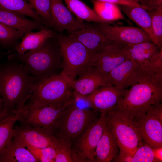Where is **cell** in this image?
<instances>
[{"label": "cell", "mask_w": 162, "mask_h": 162, "mask_svg": "<svg viewBox=\"0 0 162 162\" xmlns=\"http://www.w3.org/2000/svg\"><path fill=\"white\" fill-rule=\"evenodd\" d=\"M70 83L72 90L83 95L90 94L107 84L105 77L91 67L81 73Z\"/></svg>", "instance_id": "18"}, {"label": "cell", "mask_w": 162, "mask_h": 162, "mask_svg": "<svg viewBox=\"0 0 162 162\" xmlns=\"http://www.w3.org/2000/svg\"><path fill=\"white\" fill-rule=\"evenodd\" d=\"M71 102V99L69 102L64 104L47 105L38 107L28 103L26 104V115L19 122L21 124L43 128L52 131L62 113Z\"/></svg>", "instance_id": "9"}, {"label": "cell", "mask_w": 162, "mask_h": 162, "mask_svg": "<svg viewBox=\"0 0 162 162\" xmlns=\"http://www.w3.org/2000/svg\"><path fill=\"white\" fill-rule=\"evenodd\" d=\"M141 140L153 148L162 146V121L147 111L133 119Z\"/></svg>", "instance_id": "13"}, {"label": "cell", "mask_w": 162, "mask_h": 162, "mask_svg": "<svg viewBox=\"0 0 162 162\" xmlns=\"http://www.w3.org/2000/svg\"><path fill=\"white\" fill-rule=\"evenodd\" d=\"M12 137L25 147H56L57 144V138L50 130L27 124L14 126Z\"/></svg>", "instance_id": "10"}, {"label": "cell", "mask_w": 162, "mask_h": 162, "mask_svg": "<svg viewBox=\"0 0 162 162\" xmlns=\"http://www.w3.org/2000/svg\"><path fill=\"white\" fill-rule=\"evenodd\" d=\"M0 8L28 16L46 26L42 19L25 0H0Z\"/></svg>", "instance_id": "29"}, {"label": "cell", "mask_w": 162, "mask_h": 162, "mask_svg": "<svg viewBox=\"0 0 162 162\" xmlns=\"http://www.w3.org/2000/svg\"><path fill=\"white\" fill-rule=\"evenodd\" d=\"M91 109L79 108L72 103L66 108L53 126L55 136L72 144L98 118Z\"/></svg>", "instance_id": "6"}, {"label": "cell", "mask_w": 162, "mask_h": 162, "mask_svg": "<svg viewBox=\"0 0 162 162\" xmlns=\"http://www.w3.org/2000/svg\"><path fill=\"white\" fill-rule=\"evenodd\" d=\"M21 32L0 22V44L6 48L16 47L18 40L23 37Z\"/></svg>", "instance_id": "31"}, {"label": "cell", "mask_w": 162, "mask_h": 162, "mask_svg": "<svg viewBox=\"0 0 162 162\" xmlns=\"http://www.w3.org/2000/svg\"><path fill=\"white\" fill-rule=\"evenodd\" d=\"M91 1L96 14L101 19L111 24H113L115 21L126 20L117 4L94 0Z\"/></svg>", "instance_id": "27"}, {"label": "cell", "mask_w": 162, "mask_h": 162, "mask_svg": "<svg viewBox=\"0 0 162 162\" xmlns=\"http://www.w3.org/2000/svg\"><path fill=\"white\" fill-rule=\"evenodd\" d=\"M70 35L84 45L94 54L112 41L107 39L99 30L96 23H87L83 28L68 32Z\"/></svg>", "instance_id": "17"}, {"label": "cell", "mask_w": 162, "mask_h": 162, "mask_svg": "<svg viewBox=\"0 0 162 162\" xmlns=\"http://www.w3.org/2000/svg\"><path fill=\"white\" fill-rule=\"evenodd\" d=\"M162 99V85L154 84L144 78L131 86L114 108L133 120L139 113L146 112Z\"/></svg>", "instance_id": "3"}, {"label": "cell", "mask_w": 162, "mask_h": 162, "mask_svg": "<svg viewBox=\"0 0 162 162\" xmlns=\"http://www.w3.org/2000/svg\"><path fill=\"white\" fill-rule=\"evenodd\" d=\"M100 2L112 3L117 5H123L134 6H140L138 2L133 0H94Z\"/></svg>", "instance_id": "40"}, {"label": "cell", "mask_w": 162, "mask_h": 162, "mask_svg": "<svg viewBox=\"0 0 162 162\" xmlns=\"http://www.w3.org/2000/svg\"><path fill=\"white\" fill-rule=\"evenodd\" d=\"M70 82L61 72L35 83L28 100L32 106L60 105L69 102L72 95Z\"/></svg>", "instance_id": "5"}, {"label": "cell", "mask_w": 162, "mask_h": 162, "mask_svg": "<svg viewBox=\"0 0 162 162\" xmlns=\"http://www.w3.org/2000/svg\"><path fill=\"white\" fill-rule=\"evenodd\" d=\"M162 147L153 148L155 156L159 162H162Z\"/></svg>", "instance_id": "41"}, {"label": "cell", "mask_w": 162, "mask_h": 162, "mask_svg": "<svg viewBox=\"0 0 162 162\" xmlns=\"http://www.w3.org/2000/svg\"><path fill=\"white\" fill-rule=\"evenodd\" d=\"M106 122L107 112L101 113L100 117L73 142L72 148L85 162H94L95 148Z\"/></svg>", "instance_id": "8"}, {"label": "cell", "mask_w": 162, "mask_h": 162, "mask_svg": "<svg viewBox=\"0 0 162 162\" xmlns=\"http://www.w3.org/2000/svg\"><path fill=\"white\" fill-rule=\"evenodd\" d=\"M95 23L98 29L107 39L124 46H130L141 43L152 41L148 35L139 27Z\"/></svg>", "instance_id": "12"}, {"label": "cell", "mask_w": 162, "mask_h": 162, "mask_svg": "<svg viewBox=\"0 0 162 162\" xmlns=\"http://www.w3.org/2000/svg\"><path fill=\"white\" fill-rule=\"evenodd\" d=\"M73 91L71 99L72 103L74 105L81 109H92L88 95L82 94Z\"/></svg>", "instance_id": "36"}, {"label": "cell", "mask_w": 162, "mask_h": 162, "mask_svg": "<svg viewBox=\"0 0 162 162\" xmlns=\"http://www.w3.org/2000/svg\"><path fill=\"white\" fill-rule=\"evenodd\" d=\"M1 55H2V53H1V52L0 51V57H1Z\"/></svg>", "instance_id": "45"}, {"label": "cell", "mask_w": 162, "mask_h": 162, "mask_svg": "<svg viewBox=\"0 0 162 162\" xmlns=\"http://www.w3.org/2000/svg\"><path fill=\"white\" fill-rule=\"evenodd\" d=\"M26 147L12 138L0 151V162H39Z\"/></svg>", "instance_id": "21"}, {"label": "cell", "mask_w": 162, "mask_h": 162, "mask_svg": "<svg viewBox=\"0 0 162 162\" xmlns=\"http://www.w3.org/2000/svg\"><path fill=\"white\" fill-rule=\"evenodd\" d=\"M148 11L151 18L153 43L162 50V8Z\"/></svg>", "instance_id": "33"}, {"label": "cell", "mask_w": 162, "mask_h": 162, "mask_svg": "<svg viewBox=\"0 0 162 162\" xmlns=\"http://www.w3.org/2000/svg\"><path fill=\"white\" fill-rule=\"evenodd\" d=\"M118 148L115 138L106 122L95 148L94 162H111L118 153Z\"/></svg>", "instance_id": "19"}, {"label": "cell", "mask_w": 162, "mask_h": 162, "mask_svg": "<svg viewBox=\"0 0 162 162\" xmlns=\"http://www.w3.org/2000/svg\"><path fill=\"white\" fill-rule=\"evenodd\" d=\"M130 59L136 62L142 70L145 64L160 50L152 42L141 43L125 46Z\"/></svg>", "instance_id": "25"}, {"label": "cell", "mask_w": 162, "mask_h": 162, "mask_svg": "<svg viewBox=\"0 0 162 162\" xmlns=\"http://www.w3.org/2000/svg\"><path fill=\"white\" fill-rule=\"evenodd\" d=\"M142 72L144 78L153 84L162 85V50L145 64Z\"/></svg>", "instance_id": "28"}, {"label": "cell", "mask_w": 162, "mask_h": 162, "mask_svg": "<svg viewBox=\"0 0 162 162\" xmlns=\"http://www.w3.org/2000/svg\"><path fill=\"white\" fill-rule=\"evenodd\" d=\"M107 124L119 150L134 153L141 139L133 120L113 108L107 112Z\"/></svg>", "instance_id": "7"}, {"label": "cell", "mask_w": 162, "mask_h": 162, "mask_svg": "<svg viewBox=\"0 0 162 162\" xmlns=\"http://www.w3.org/2000/svg\"><path fill=\"white\" fill-rule=\"evenodd\" d=\"M159 162L156 157L153 148L142 140L134 154L132 162Z\"/></svg>", "instance_id": "34"}, {"label": "cell", "mask_w": 162, "mask_h": 162, "mask_svg": "<svg viewBox=\"0 0 162 162\" xmlns=\"http://www.w3.org/2000/svg\"><path fill=\"white\" fill-rule=\"evenodd\" d=\"M26 147L39 162H55L57 146L36 148L27 146Z\"/></svg>", "instance_id": "35"}, {"label": "cell", "mask_w": 162, "mask_h": 162, "mask_svg": "<svg viewBox=\"0 0 162 162\" xmlns=\"http://www.w3.org/2000/svg\"><path fill=\"white\" fill-rule=\"evenodd\" d=\"M26 113V105L21 109L11 111L0 120V151L12 139L13 130L16 122L22 120Z\"/></svg>", "instance_id": "23"}, {"label": "cell", "mask_w": 162, "mask_h": 162, "mask_svg": "<svg viewBox=\"0 0 162 162\" xmlns=\"http://www.w3.org/2000/svg\"><path fill=\"white\" fill-rule=\"evenodd\" d=\"M127 91L109 83L100 87L88 95L92 110L96 113L107 112L118 104Z\"/></svg>", "instance_id": "15"}, {"label": "cell", "mask_w": 162, "mask_h": 162, "mask_svg": "<svg viewBox=\"0 0 162 162\" xmlns=\"http://www.w3.org/2000/svg\"><path fill=\"white\" fill-rule=\"evenodd\" d=\"M57 137V154L55 162H85L73 149L71 143L62 138Z\"/></svg>", "instance_id": "30"}, {"label": "cell", "mask_w": 162, "mask_h": 162, "mask_svg": "<svg viewBox=\"0 0 162 162\" xmlns=\"http://www.w3.org/2000/svg\"><path fill=\"white\" fill-rule=\"evenodd\" d=\"M54 31L46 27L37 32H32L25 34L20 44L15 47L16 52L23 54L41 46L47 40L54 36Z\"/></svg>", "instance_id": "24"}, {"label": "cell", "mask_w": 162, "mask_h": 162, "mask_svg": "<svg viewBox=\"0 0 162 162\" xmlns=\"http://www.w3.org/2000/svg\"><path fill=\"white\" fill-rule=\"evenodd\" d=\"M141 7L148 11L162 8V0H148L145 5Z\"/></svg>", "instance_id": "39"}, {"label": "cell", "mask_w": 162, "mask_h": 162, "mask_svg": "<svg viewBox=\"0 0 162 162\" xmlns=\"http://www.w3.org/2000/svg\"><path fill=\"white\" fill-rule=\"evenodd\" d=\"M134 153L119 150V153L113 158L112 161L118 162H132Z\"/></svg>", "instance_id": "37"}, {"label": "cell", "mask_w": 162, "mask_h": 162, "mask_svg": "<svg viewBox=\"0 0 162 162\" xmlns=\"http://www.w3.org/2000/svg\"><path fill=\"white\" fill-rule=\"evenodd\" d=\"M47 26L53 28L50 14L51 0H26Z\"/></svg>", "instance_id": "32"}, {"label": "cell", "mask_w": 162, "mask_h": 162, "mask_svg": "<svg viewBox=\"0 0 162 162\" xmlns=\"http://www.w3.org/2000/svg\"><path fill=\"white\" fill-rule=\"evenodd\" d=\"M139 3L141 6L145 5L148 0H133Z\"/></svg>", "instance_id": "43"}, {"label": "cell", "mask_w": 162, "mask_h": 162, "mask_svg": "<svg viewBox=\"0 0 162 162\" xmlns=\"http://www.w3.org/2000/svg\"><path fill=\"white\" fill-rule=\"evenodd\" d=\"M64 0L68 9L79 20L83 21L111 24L101 19L94 10L80 0Z\"/></svg>", "instance_id": "26"}, {"label": "cell", "mask_w": 162, "mask_h": 162, "mask_svg": "<svg viewBox=\"0 0 162 162\" xmlns=\"http://www.w3.org/2000/svg\"><path fill=\"white\" fill-rule=\"evenodd\" d=\"M129 59L125 46L112 42L94 54L92 67L106 79L111 70Z\"/></svg>", "instance_id": "11"}, {"label": "cell", "mask_w": 162, "mask_h": 162, "mask_svg": "<svg viewBox=\"0 0 162 162\" xmlns=\"http://www.w3.org/2000/svg\"><path fill=\"white\" fill-rule=\"evenodd\" d=\"M8 58L22 64L38 81L58 74L62 68L61 51L54 34L38 48L23 54L16 52L10 55Z\"/></svg>", "instance_id": "2"}, {"label": "cell", "mask_w": 162, "mask_h": 162, "mask_svg": "<svg viewBox=\"0 0 162 162\" xmlns=\"http://www.w3.org/2000/svg\"><path fill=\"white\" fill-rule=\"evenodd\" d=\"M10 112L5 109H4L0 112V120L7 116Z\"/></svg>", "instance_id": "42"}, {"label": "cell", "mask_w": 162, "mask_h": 162, "mask_svg": "<svg viewBox=\"0 0 162 162\" xmlns=\"http://www.w3.org/2000/svg\"><path fill=\"white\" fill-rule=\"evenodd\" d=\"M50 14L53 28L62 33L85 27L87 23L77 19L64 4L62 0H51Z\"/></svg>", "instance_id": "16"}, {"label": "cell", "mask_w": 162, "mask_h": 162, "mask_svg": "<svg viewBox=\"0 0 162 162\" xmlns=\"http://www.w3.org/2000/svg\"><path fill=\"white\" fill-rule=\"evenodd\" d=\"M4 110L3 105L0 92V112Z\"/></svg>", "instance_id": "44"}, {"label": "cell", "mask_w": 162, "mask_h": 162, "mask_svg": "<svg viewBox=\"0 0 162 162\" xmlns=\"http://www.w3.org/2000/svg\"><path fill=\"white\" fill-rule=\"evenodd\" d=\"M8 59L0 64V92L4 109L11 112L24 107L38 81L22 64Z\"/></svg>", "instance_id": "1"}, {"label": "cell", "mask_w": 162, "mask_h": 162, "mask_svg": "<svg viewBox=\"0 0 162 162\" xmlns=\"http://www.w3.org/2000/svg\"><path fill=\"white\" fill-rule=\"evenodd\" d=\"M118 5L121 11L148 35L153 43L154 37L152 27L151 18L148 11L141 6Z\"/></svg>", "instance_id": "22"}, {"label": "cell", "mask_w": 162, "mask_h": 162, "mask_svg": "<svg viewBox=\"0 0 162 162\" xmlns=\"http://www.w3.org/2000/svg\"><path fill=\"white\" fill-rule=\"evenodd\" d=\"M0 22L19 30L24 34L46 27L40 22L27 18L25 15L0 8Z\"/></svg>", "instance_id": "20"}, {"label": "cell", "mask_w": 162, "mask_h": 162, "mask_svg": "<svg viewBox=\"0 0 162 162\" xmlns=\"http://www.w3.org/2000/svg\"><path fill=\"white\" fill-rule=\"evenodd\" d=\"M61 55V73L70 83L82 72L92 67L94 54L73 36L54 32Z\"/></svg>", "instance_id": "4"}, {"label": "cell", "mask_w": 162, "mask_h": 162, "mask_svg": "<svg viewBox=\"0 0 162 162\" xmlns=\"http://www.w3.org/2000/svg\"><path fill=\"white\" fill-rule=\"evenodd\" d=\"M161 102L152 104L146 111L162 121V104Z\"/></svg>", "instance_id": "38"}, {"label": "cell", "mask_w": 162, "mask_h": 162, "mask_svg": "<svg viewBox=\"0 0 162 162\" xmlns=\"http://www.w3.org/2000/svg\"><path fill=\"white\" fill-rule=\"evenodd\" d=\"M143 78L142 70L134 61L129 59L111 70L106 77L108 83L125 89Z\"/></svg>", "instance_id": "14"}]
</instances>
